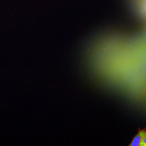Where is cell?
I'll use <instances>...</instances> for the list:
<instances>
[{
  "label": "cell",
  "mask_w": 146,
  "mask_h": 146,
  "mask_svg": "<svg viewBox=\"0 0 146 146\" xmlns=\"http://www.w3.org/2000/svg\"><path fill=\"white\" fill-rule=\"evenodd\" d=\"M146 128L142 129L139 131L134 137L131 143L129 144L130 146H141L142 140L143 137L146 133Z\"/></svg>",
  "instance_id": "1"
},
{
  "label": "cell",
  "mask_w": 146,
  "mask_h": 146,
  "mask_svg": "<svg viewBox=\"0 0 146 146\" xmlns=\"http://www.w3.org/2000/svg\"><path fill=\"white\" fill-rule=\"evenodd\" d=\"M141 146H146V131L145 136L143 137V140H142V145Z\"/></svg>",
  "instance_id": "2"
}]
</instances>
